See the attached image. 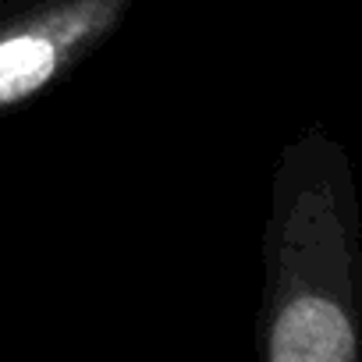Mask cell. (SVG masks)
<instances>
[{
    "label": "cell",
    "instance_id": "6da1fadb",
    "mask_svg": "<svg viewBox=\"0 0 362 362\" xmlns=\"http://www.w3.org/2000/svg\"><path fill=\"white\" fill-rule=\"evenodd\" d=\"M256 362H362V210L348 153L323 124L274 163Z\"/></svg>",
    "mask_w": 362,
    "mask_h": 362
},
{
    "label": "cell",
    "instance_id": "7a4b0ae2",
    "mask_svg": "<svg viewBox=\"0 0 362 362\" xmlns=\"http://www.w3.org/2000/svg\"><path fill=\"white\" fill-rule=\"evenodd\" d=\"M135 0H4L0 117L61 86L132 15Z\"/></svg>",
    "mask_w": 362,
    "mask_h": 362
}]
</instances>
